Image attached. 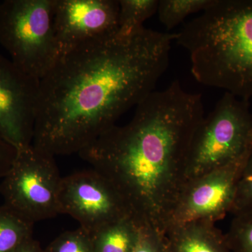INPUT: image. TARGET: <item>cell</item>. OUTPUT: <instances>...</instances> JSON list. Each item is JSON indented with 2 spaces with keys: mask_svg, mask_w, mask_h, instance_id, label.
Segmentation results:
<instances>
[{
  "mask_svg": "<svg viewBox=\"0 0 252 252\" xmlns=\"http://www.w3.org/2000/svg\"><path fill=\"white\" fill-rule=\"evenodd\" d=\"M174 41L144 27L63 54L40 80L33 145L54 157L90 145L156 90Z\"/></svg>",
  "mask_w": 252,
  "mask_h": 252,
  "instance_id": "cell-1",
  "label": "cell"
},
{
  "mask_svg": "<svg viewBox=\"0 0 252 252\" xmlns=\"http://www.w3.org/2000/svg\"><path fill=\"white\" fill-rule=\"evenodd\" d=\"M135 108L128 124L112 126L78 154L115 187L141 223L164 233L183 187L189 146L205 117L203 99L176 80Z\"/></svg>",
  "mask_w": 252,
  "mask_h": 252,
  "instance_id": "cell-2",
  "label": "cell"
},
{
  "mask_svg": "<svg viewBox=\"0 0 252 252\" xmlns=\"http://www.w3.org/2000/svg\"><path fill=\"white\" fill-rule=\"evenodd\" d=\"M194 78L239 98L252 97V0H214L175 33Z\"/></svg>",
  "mask_w": 252,
  "mask_h": 252,
  "instance_id": "cell-3",
  "label": "cell"
},
{
  "mask_svg": "<svg viewBox=\"0 0 252 252\" xmlns=\"http://www.w3.org/2000/svg\"><path fill=\"white\" fill-rule=\"evenodd\" d=\"M252 147L250 102L224 93L194 132L186 159L184 185L234 161Z\"/></svg>",
  "mask_w": 252,
  "mask_h": 252,
  "instance_id": "cell-4",
  "label": "cell"
},
{
  "mask_svg": "<svg viewBox=\"0 0 252 252\" xmlns=\"http://www.w3.org/2000/svg\"><path fill=\"white\" fill-rule=\"evenodd\" d=\"M55 0L0 3V44L11 61L41 80L61 56L54 26Z\"/></svg>",
  "mask_w": 252,
  "mask_h": 252,
  "instance_id": "cell-5",
  "label": "cell"
},
{
  "mask_svg": "<svg viewBox=\"0 0 252 252\" xmlns=\"http://www.w3.org/2000/svg\"><path fill=\"white\" fill-rule=\"evenodd\" d=\"M0 193L4 205L34 223L61 214V181L55 157L32 144L18 149L11 168L3 177Z\"/></svg>",
  "mask_w": 252,
  "mask_h": 252,
  "instance_id": "cell-6",
  "label": "cell"
},
{
  "mask_svg": "<svg viewBox=\"0 0 252 252\" xmlns=\"http://www.w3.org/2000/svg\"><path fill=\"white\" fill-rule=\"evenodd\" d=\"M250 151L228 165L187 182L167 217L164 233L171 227L190 222L216 223L230 213Z\"/></svg>",
  "mask_w": 252,
  "mask_h": 252,
  "instance_id": "cell-7",
  "label": "cell"
},
{
  "mask_svg": "<svg viewBox=\"0 0 252 252\" xmlns=\"http://www.w3.org/2000/svg\"><path fill=\"white\" fill-rule=\"evenodd\" d=\"M59 207L61 214L75 219L91 233L124 217H134L115 187L92 168L63 177Z\"/></svg>",
  "mask_w": 252,
  "mask_h": 252,
  "instance_id": "cell-8",
  "label": "cell"
},
{
  "mask_svg": "<svg viewBox=\"0 0 252 252\" xmlns=\"http://www.w3.org/2000/svg\"><path fill=\"white\" fill-rule=\"evenodd\" d=\"M39 84L0 54V135L17 150L32 144Z\"/></svg>",
  "mask_w": 252,
  "mask_h": 252,
  "instance_id": "cell-9",
  "label": "cell"
},
{
  "mask_svg": "<svg viewBox=\"0 0 252 252\" xmlns=\"http://www.w3.org/2000/svg\"><path fill=\"white\" fill-rule=\"evenodd\" d=\"M119 9V0H55V31L61 56L115 34Z\"/></svg>",
  "mask_w": 252,
  "mask_h": 252,
  "instance_id": "cell-10",
  "label": "cell"
},
{
  "mask_svg": "<svg viewBox=\"0 0 252 252\" xmlns=\"http://www.w3.org/2000/svg\"><path fill=\"white\" fill-rule=\"evenodd\" d=\"M167 252H232L225 233L212 222H190L165 232Z\"/></svg>",
  "mask_w": 252,
  "mask_h": 252,
  "instance_id": "cell-11",
  "label": "cell"
},
{
  "mask_svg": "<svg viewBox=\"0 0 252 252\" xmlns=\"http://www.w3.org/2000/svg\"><path fill=\"white\" fill-rule=\"evenodd\" d=\"M143 225L126 217L96 230L92 235L94 252H132Z\"/></svg>",
  "mask_w": 252,
  "mask_h": 252,
  "instance_id": "cell-12",
  "label": "cell"
},
{
  "mask_svg": "<svg viewBox=\"0 0 252 252\" xmlns=\"http://www.w3.org/2000/svg\"><path fill=\"white\" fill-rule=\"evenodd\" d=\"M34 223L0 205V252H16L23 243L32 238Z\"/></svg>",
  "mask_w": 252,
  "mask_h": 252,
  "instance_id": "cell-13",
  "label": "cell"
},
{
  "mask_svg": "<svg viewBox=\"0 0 252 252\" xmlns=\"http://www.w3.org/2000/svg\"><path fill=\"white\" fill-rule=\"evenodd\" d=\"M159 0H119L116 34L130 36L144 28L143 23L157 13Z\"/></svg>",
  "mask_w": 252,
  "mask_h": 252,
  "instance_id": "cell-14",
  "label": "cell"
},
{
  "mask_svg": "<svg viewBox=\"0 0 252 252\" xmlns=\"http://www.w3.org/2000/svg\"><path fill=\"white\" fill-rule=\"evenodd\" d=\"M214 0H159L157 14L167 31L177 27L185 18L203 12Z\"/></svg>",
  "mask_w": 252,
  "mask_h": 252,
  "instance_id": "cell-15",
  "label": "cell"
},
{
  "mask_svg": "<svg viewBox=\"0 0 252 252\" xmlns=\"http://www.w3.org/2000/svg\"><path fill=\"white\" fill-rule=\"evenodd\" d=\"M225 233L232 252H252V210L233 215Z\"/></svg>",
  "mask_w": 252,
  "mask_h": 252,
  "instance_id": "cell-16",
  "label": "cell"
},
{
  "mask_svg": "<svg viewBox=\"0 0 252 252\" xmlns=\"http://www.w3.org/2000/svg\"><path fill=\"white\" fill-rule=\"evenodd\" d=\"M45 252H94L92 235L81 227L64 232L48 245Z\"/></svg>",
  "mask_w": 252,
  "mask_h": 252,
  "instance_id": "cell-17",
  "label": "cell"
},
{
  "mask_svg": "<svg viewBox=\"0 0 252 252\" xmlns=\"http://www.w3.org/2000/svg\"><path fill=\"white\" fill-rule=\"evenodd\" d=\"M252 210V147L239 180L230 214L235 215Z\"/></svg>",
  "mask_w": 252,
  "mask_h": 252,
  "instance_id": "cell-18",
  "label": "cell"
},
{
  "mask_svg": "<svg viewBox=\"0 0 252 252\" xmlns=\"http://www.w3.org/2000/svg\"><path fill=\"white\" fill-rule=\"evenodd\" d=\"M132 252H167L165 233L152 225H142Z\"/></svg>",
  "mask_w": 252,
  "mask_h": 252,
  "instance_id": "cell-19",
  "label": "cell"
},
{
  "mask_svg": "<svg viewBox=\"0 0 252 252\" xmlns=\"http://www.w3.org/2000/svg\"><path fill=\"white\" fill-rule=\"evenodd\" d=\"M17 154V149L0 135V178L9 172Z\"/></svg>",
  "mask_w": 252,
  "mask_h": 252,
  "instance_id": "cell-20",
  "label": "cell"
},
{
  "mask_svg": "<svg viewBox=\"0 0 252 252\" xmlns=\"http://www.w3.org/2000/svg\"><path fill=\"white\" fill-rule=\"evenodd\" d=\"M16 252H45V250L41 248L40 243L32 237L23 243Z\"/></svg>",
  "mask_w": 252,
  "mask_h": 252,
  "instance_id": "cell-21",
  "label": "cell"
}]
</instances>
